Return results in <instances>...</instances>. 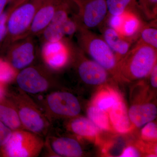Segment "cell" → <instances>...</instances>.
I'll list each match as a JSON object with an SVG mask.
<instances>
[{"mask_svg": "<svg viewBox=\"0 0 157 157\" xmlns=\"http://www.w3.org/2000/svg\"><path fill=\"white\" fill-rule=\"evenodd\" d=\"M118 64L117 80L127 82L148 77L157 62V49L137 41Z\"/></svg>", "mask_w": 157, "mask_h": 157, "instance_id": "obj_1", "label": "cell"}, {"mask_svg": "<svg viewBox=\"0 0 157 157\" xmlns=\"http://www.w3.org/2000/svg\"><path fill=\"white\" fill-rule=\"evenodd\" d=\"M77 20L78 27L76 36L78 47L116 79L118 63L115 54L102 36L83 27Z\"/></svg>", "mask_w": 157, "mask_h": 157, "instance_id": "obj_2", "label": "cell"}, {"mask_svg": "<svg viewBox=\"0 0 157 157\" xmlns=\"http://www.w3.org/2000/svg\"><path fill=\"white\" fill-rule=\"evenodd\" d=\"M10 97L24 128L42 137L46 136L50 130L51 121L27 93L19 88Z\"/></svg>", "mask_w": 157, "mask_h": 157, "instance_id": "obj_3", "label": "cell"}, {"mask_svg": "<svg viewBox=\"0 0 157 157\" xmlns=\"http://www.w3.org/2000/svg\"><path fill=\"white\" fill-rule=\"evenodd\" d=\"M44 1L26 0L11 12L7 21V34L0 50L5 52L13 42L25 36Z\"/></svg>", "mask_w": 157, "mask_h": 157, "instance_id": "obj_4", "label": "cell"}, {"mask_svg": "<svg viewBox=\"0 0 157 157\" xmlns=\"http://www.w3.org/2000/svg\"><path fill=\"white\" fill-rule=\"evenodd\" d=\"M43 137L26 130L13 131L2 146V153L7 157H36L45 145Z\"/></svg>", "mask_w": 157, "mask_h": 157, "instance_id": "obj_5", "label": "cell"}, {"mask_svg": "<svg viewBox=\"0 0 157 157\" xmlns=\"http://www.w3.org/2000/svg\"><path fill=\"white\" fill-rule=\"evenodd\" d=\"M52 72L44 65H30L19 71L15 80L19 88L27 94L46 92L55 84Z\"/></svg>", "mask_w": 157, "mask_h": 157, "instance_id": "obj_6", "label": "cell"}, {"mask_svg": "<svg viewBox=\"0 0 157 157\" xmlns=\"http://www.w3.org/2000/svg\"><path fill=\"white\" fill-rule=\"evenodd\" d=\"M42 104L44 113L50 121L53 118L76 117L81 111L78 98L67 91H56L49 93L44 98Z\"/></svg>", "mask_w": 157, "mask_h": 157, "instance_id": "obj_7", "label": "cell"}, {"mask_svg": "<svg viewBox=\"0 0 157 157\" xmlns=\"http://www.w3.org/2000/svg\"><path fill=\"white\" fill-rule=\"evenodd\" d=\"M71 63L75 66L79 78L85 84L102 86L107 83L112 76L101 65L88 59L78 45L73 43Z\"/></svg>", "mask_w": 157, "mask_h": 157, "instance_id": "obj_8", "label": "cell"}, {"mask_svg": "<svg viewBox=\"0 0 157 157\" xmlns=\"http://www.w3.org/2000/svg\"><path fill=\"white\" fill-rule=\"evenodd\" d=\"M72 44L66 37L56 42L43 43L41 54L44 65L52 71L67 67L72 62Z\"/></svg>", "mask_w": 157, "mask_h": 157, "instance_id": "obj_9", "label": "cell"}, {"mask_svg": "<svg viewBox=\"0 0 157 157\" xmlns=\"http://www.w3.org/2000/svg\"><path fill=\"white\" fill-rule=\"evenodd\" d=\"M78 12L75 13L78 22L91 29L103 24L108 12L106 0H73Z\"/></svg>", "mask_w": 157, "mask_h": 157, "instance_id": "obj_10", "label": "cell"}, {"mask_svg": "<svg viewBox=\"0 0 157 157\" xmlns=\"http://www.w3.org/2000/svg\"><path fill=\"white\" fill-rule=\"evenodd\" d=\"M34 38L29 36L18 39L9 45L5 51L6 60L18 71L30 66L36 58Z\"/></svg>", "mask_w": 157, "mask_h": 157, "instance_id": "obj_11", "label": "cell"}, {"mask_svg": "<svg viewBox=\"0 0 157 157\" xmlns=\"http://www.w3.org/2000/svg\"><path fill=\"white\" fill-rule=\"evenodd\" d=\"M75 4L73 0H60L51 21L39 35L42 43L56 42L64 38L63 27L72 14Z\"/></svg>", "mask_w": 157, "mask_h": 157, "instance_id": "obj_12", "label": "cell"}, {"mask_svg": "<svg viewBox=\"0 0 157 157\" xmlns=\"http://www.w3.org/2000/svg\"><path fill=\"white\" fill-rule=\"evenodd\" d=\"M59 1L44 0L37 11L30 27L24 37H35L42 33L53 18Z\"/></svg>", "mask_w": 157, "mask_h": 157, "instance_id": "obj_13", "label": "cell"}, {"mask_svg": "<svg viewBox=\"0 0 157 157\" xmlns=\"http://www.w3.org/2000/svg\"><path fill=\"white\" fill-rule=\"evenodd\" d=\"M45 142L52 151L59 156L80 157L83 155L81 144L74 138L49 136Z\"/></svg>", "mask_w": 157, "mask_h": 157, "instance_id": "obj_14", "label": "cell"}, {"mask_svg": "<svg viewBox=\"0 0 157 157\" xmlns=\"http://www.w3.org/2000/svg\"><path fill=\"white\" fill-rule=\"evenodd\" d=\"M108 113L113 131L120 134H126L135 128L129 118L128 109L122 99L111 107Z\"/></svg>", "mask_w": 157, "mask_h": 157, "instance_id": "obj_15", "label": "cell"}, {"mask_svg": "<svg viewBox=\"0 0 157 157\" xmlns=\"http://www.w3.org/2000/svg\"><path fill=\"white\" fill-rule=\"evenodd\" d=\"M102 33V36L115 54L119 63L126 55L133 43L108 25L103 28Z\"/></svg>", "mask_w": 157, "mask_h": 157, "instance_id": "obj_16", "label": "cell"}, {"mask_svg": "<svg viewBox=\"0 0 157 157\" xmlns=\"http://www.w3.org/2000/svg\"><path fill=\"white\" fill-rule=\"evenodd\" d=\"M128 113L133 126L139 128L156 118L157 108L152 103L135 104L129 108Z\"/></svg>", "mask_w": 157, "mask_h": 157, "instance_id": "obj_17", "label": "cell"}, {"mask_svg": "<svg viewBox=\"0 0 157 157\" xmlns=\"http://www.w3.org/2000/svg\"><path fill=\"white\" fill-rule=\"evenodd\" d=\"M145 23L139 14L133 11H126L123 14L122 22L118 33L130 42L135 43Z\"/></svg>", "mask_w": 157, "mask_h": 157, "instance_id": "obj_18", "label": "cell"}, {"mask_svg": "<svg viewBox=\"0 0 157 157\" xmlns=\"http://www.w3.org/2000/svg\"><path fill=\"white\" fill-rule=\"evenodd\" d=\"M0 121L12 132L25 130L20 120L16 107L10 99L0 102Z\"/></svg>", "mask_w": 157, "mask_h": 157, "instance_id": "obj_19", "label": "cell"}, {"mask_svg": "<svg viewBox=\"0 0 157 157\" xmlns=\"http://www.w3.org/2000/svg\"><path fill=\"white\" fill-rule=\"evenodd\" d=\"M68 127L75 135L86 138L97 137L102 131L89 119L78 116L71 118Z\"/></svg>", "mask_w": 157, "mask_h": 157, "instance_id": "obj_20", "label": "cell"}, {"mask_svg": "<svg viewBox=\"0 0 157 157\" xmlns=\"http://www.w3.org/2000/svg\"><path fill=\"white\" fill-rule=\"evenodd\" d=\"M121 99L117 92L110 88L105 87L96 94L92 105L108 113L111 107Z\"/></svg>", "mask_w": 157, "mask_h": 157, "instance_id": "obj_21", "label": "cell"}, {"mask_svg": "<svg viewBox=\"0 0 157 157\" xmlns=\"http://www.w3.org/2000/svg\"><path fill=\"white\" fill-rule=\"evenodd\" d=\"M106 4L108 15H121L126 11H131L141 16L137 0H106Z\"/></svg>", "mask_w": 157, "mask_h": 157, "instance_id": "obj_22", "label": "cell"}, {"mask_svg": "<svg viewBox=\"0 0 157 157\" xmlns=\"http://www.w3.org/2000/svg\"><path fill=\"white\" fill-rule=\"evenodd\" d=\"M88 118L102 131H111L113 130L108 113L92 105L87 109Z\"/></svg>", "mask_w": 157, "mask_h": 157, "instance_id": "obj_23", "label": "cell"}, {"mask_svg": "<svg viewBox=\"0 0 157 157\" xmlns=\"http://www.w3.org/2000/svg\"><path fill=\"white\" fill-rule=\"evenodd\" d=\"M157 19L154 20L152 23L143 25L140 30L137 41L150 45L157 49Z\"/></svg>", "mask_w": 157, "mask_h": 157, "instance_id": "obj_24", "label": "cell"}, {"mask_svg": "<svg viewBox=\"0 0 157 157\" xmlns=\"http://www.w3.org/2000/svg\"><path fill=\"white\" fill-rule=\"evenodd\" d=\"M140 15L148 20L157 19V0H137Z\"/></svg>", "mask_w": 157, "mask_h": 157, "instance_id": "obj_25", "label": "cell"}, {"mask_svg": "<svg viewBox=\"0 0 157 157\" xmlns=\"http://www.w3.org/2000/svg\"><path fill=\"white\" fill-rule=\"evenodd\" d=\"M18 72L8 61L0 58V82L6 84L13 81Z\"/></svg>", "mask_w": 157, "mask_h": 157, "instance_id": "obj_26", "label": "cell"}, {"mask_svg": "<svg viewBox=\"0 0 157 157\" xmlns=\"http://www.w3.org/2000/svg\"><path fill=\"white\" fill-rule=\"evenodd\" d=\"M140 132L141 138L145 141L156 142L157 125L154 122H150L144 125Z\"/></svg>", "mask_w": 157, "mask_h": 157, "instance_id": "obj_27", "label": "cell"}, {"mask_svg": "<svg viewBox=\"0 0 157 157\" xmlns=\"http://www.w3.org/2000/svg\"><path fill=\"white\" fill-rule=\"evenodd\" d=\"M78 27V22L75 13H72L71 16L68 17L63 25V32L65 37L68 36L71 39L76 34Z\"/></svg>", "mask_w": 157, "mask_h": 157, "instance_id": "obj_28", "label": "cell"}, {"mask_svg": "<svg viewBox=\"0 0 157 157\" xmlns=\"http://www.w3.org/2000/svg\"><path fill=\"white\" fill-rule=\"evenodd\" d=\"M8 19L7 11H4L0 16V49L7 34Z\"/></svg>", "mask_w": 157, "mask_h": 157, "instance_id": "obj_29", "label": "cell"}, {"mask_svg": "<svg viewBox=\"0 0 157 157\" xmlns=\"http://www.w3.org/2000/svg\"><path fill=\"white\" fill-rule=\"evenodd\" d=\"M107 25L118 32L123 20V14L120 15H109L107 14Z\"/></svg>", "mask_w": 157, "mask_h": 157, "instance_id": "obj_30", "label": "cell"}, {"mask_svg": "<svg viewBox=\"0 0 157 157\" xmlns=\"http://www.w3.org/2000/svg\"><path fill=\"white\" fill-rule=\"evenodd\" d=\"M12 131L0 121V147L6 143L10 137Z\"/></svg>", "mask_w": 157, "mask_h": 157, "instance_id": "obj_31", "label": "cell"}, {"mask_svg": "<svg viewBox=\"0 0 157 157\" xmlns=\"http://www.w3.org/2000/svg\"><path fill=\"white\" fill-rule=\"evenodd\" d=\"M138 147L133 146H129L124 150L120 155L121 157H137L141 156L140 152Z\"/></svg>", "mask_w": 157, "mask_h": 157, "instance_id": "obj_32", "label": "cell"}, {"mask_svg": "<svg viewBox=\"0 0 157 157\" xmlns=\"http://www.w3.org/2000/svg\"><path fill=\"white\" fill-rule=\"evenodd\" d=\"M149 78L150 83L152 87L155 89L157 88V64L155 65L152 70L148 76Z\"/></svg>", "mask_w": 157, "mask_h": 157, "instance_id": "obj_33", "label": "cell"}, {"mask_svg": "<svg viewBox=\"0 0 157 157\" xmlns=\"http://www.w3.org/2000/svg\"><path fill=\"white\" fill-rule=\"evenodd\" d=\"M26 0H9V6L8 9L6 10L8 14V17L11 12L14 10L17 6H20L21 4L24 2Z\"/></svg>", "mask_w": 157, "mask_h": 157, "instance_id": "obj_34", "label": "cell"}, {"mask_svg": "<svg viewBox=\"0 0 157 157\" xmlns=\"http://www.w3.org/2000/svg\"><path fill=\"white\" fill-rule=\"evenodd\" d=\"M9 0H0V16L4 12L5 8L9 3Z\"/></svg>", "mask_w": 157, "mask_h": 157, "instance_id": "obj_35", "label": "cell"}, {"mask_svg": "<svg viewBox=\"0 0 157 157\" xmlns=\"http://www.w3.org/2000/svg\"><path fill=\"white\" fill-rule=\"evenodd\" d=\"M2 83L0 82V100H2L5 95V89L4 85Z\"/></svg>", "mask_w": 157, "mask_h": 157, "instance_id": "obj_36", "label": "cell"}]
</instances>
